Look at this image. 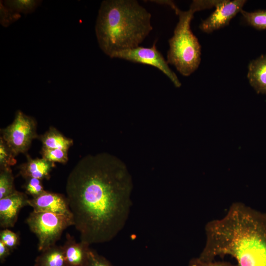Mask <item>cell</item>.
<instances>
[{"mask_svg": "<svg viewBox=\"0 0 266 266\" xmlns=\"http://www.w3.org/2000/svg\"><path fill=\"white\" fill-rule=\"evenodd\" d=\"M133 180L126 165L107 153L88 155L73 168L66 191L80 241L107 242L124 227L132 205Z\"/></svg>", "mask_w": 266, "mask_h": 266, "instance_id": "cell-1", "label": "cell"}, {"mask_svg": "<svg viewBox=\"0 0 266 266\" xmlns=\"http://www.w3.org/2000/svg\"><path fill=\"white\" fill-rule=\"evenodd\" d=\"M204 230L200 261L230 255L236 261L234 266H266V213L235 202L223 217L207 222Z\"/></svg>", "mask_w": 266, "mask_h": 266, "instance_id": "cell-2", "label": "cell"}, {"mask_svg": "<svg viewBox=\"0 0 266 266\" xmlns=\"http://www.w3.org/2000/svg\"><path fill=\"white\" fill-rule=\"evenodd\" d=\"M151 18L137 0L102 1L95 25L99 47L111 58L117 52L139 46L153 29Z\"/></svg>", "mask_w": 266, "mask_h": 266, "instance_id": "cell-3", "label": "cell"}, {"mask_svg": "<svg viewBox=\"0 0 266 266\" xmlns=\"http://www.w3.org/2000/svg\"><path fill=\"white\" fill-rule=\"evenodd\" d=\"M164 4L172 8L179 17L173 35L168 40L167 62L183 76H188L198 69L201 61V46L190 26L195 12L191 8L182 11L171 0H166Z\"/></svg>", "mask_w": 266, "mask_h": 266, "instance_id": "cell-4", "label": "cell"}, {"mask_svg": "<svg viewBox=\"0 0 266 266\" xmlns=\"http://www.w3.org/2000/svg\"><path fill=\"white\" fill-rule=\"evenodd\" d=\"M38 239L37 249L42 252L56 245L63 232L74 226L72 216L51 212H31L26 220Z\"/></svg>", "mask_w": 266, "mask_h": 266, "instance_id": "cell-5", "label": "cell"}, {"mask_svg": "<svg viewBox=\"0 0 266 266\" xmlns=\"http://www.w3.org/2000/svg\"><path fill=\"white\" fill-rule=\"evenodd\" d=\"M36 127V121L33 117L18 110L12 123L0 130L1 136L16 156L26 152L32 141L38 138Z\"/></svg>", "mask_w": 266, "mask_h": 266, "instance_id": "cell-6", "label": "cell"}, {"mask_svg": "<svg viewBox=\"0 0 266 266\" xmlns=\"http://www.w3.org/2000/svg\"><path fill=\"white\" fill-rule=\"evenodd\" d=\"M111 58H119L135 63L149 65L156 67L165 74L179 88L181 83L175 73L169 67L168 64L162 53L157 49L155 41L151 47H137L121 51L113 54Z\"/></svg>", "mask_w": 266, "mask_h": 266, "instance_id": "cell-7", "label": "cell"}, {"mask_svg": "<svg viewBox=\"0 0 266 266\" xmlns=\"http://www.w3.org/2000/svg\"><path fill=\"white\" fill-rule=\"evenodd\" d=\"M245 0H220L215 10L199 26L204 33H210L228 25L231 20L242 10Z\"/></svg>", "mask_w": 266, "mask_h": 266, "instance_id": "cell-8", "label": "cell"}, {"mask_svg": "<svg viewBox=\"0 0 266 266\" xmlns=\"http://www.w3.org/2000/svg\"><path fill=\"white\" fill-rule=\"evenodd\" d=\"M29 200L25 193L17 190L0 199V226L1 228L8 229L14 226L20 210L28 205Z\"/></svg>", "mask_w": 266, "mask_h": 266, "instance_id": "cell-9", "label": "cell"}, {"mask_svg": "<svg viewBox=\"0 0 266 266\" xmlns=\"http://www.w3.org/2000/svg\"><path fill=\"white\" fill-rule=\"evenodd\" d=\"M28 205L31 206L33 211L35 212L72 216L66 197L59 193L45 191L40 195L29 199Z\"/></svg>", "mask_w": 266, "mask_h": 266, "instance_id": "cell-10", "label": "cell"}, {"mask_svg": "<svg viewBox=\"0 0 266 266\" xmlns=\"http://www.w3.org/2000/svg\"><path fill=\"white\" fill-rule=\"evenodd\" d=\"M88 244L76 242L69 233L66 234V240L63 245L67 266H88L91 249Z\"/></svg>", "mask_w": 266, "mask_h": 266, "instance_id": "cell-11", "label": "cell"}, {"mask_svg": "<svg viewBox=\"0 0 266 266\" xmlns=\"http://www.w3.org/2000/svg\"><path fill=\"white\" fill-rule=\"evenodd\" d=\"M27 161L19 166V174L24 178H35L49 180L50 173L55 166V163L43 158L33 159L26 155Z\"/></svg>", "mask_w": 266, "mask_h": 266, "instance_id": "cell-12", "label": "cell"}, {"mask_svg": "<svg viewBox=\"0 0 266 266\" xmlns=\"http://www.w3.org/2000/svg\"><path fill=\"white\" fill-rule=\"evenodd\" d=\"M247 77L257 93L266 95V55L250 61Z\"/></svg>", "mask_w": 266, "mask_h": 266, "instance_id": "cell-13", "label": "cell"}, {"mask_svg": "<svg viewBox=\"0 0 266 266\" xmlns=\"http://www.w3.org/2000/svg\"><path fill=\"white\" fill-rule=\"evenodd\" d=\"M42 144V147L50 149H59L68 151L73 145V139L66 137L56 128L51 126L43 134L37 138Z\"/></svg>", "mask_w": 266, "mask_h": 266, "instance_id": "cell-14", "label": "cell"}, {"mask_svg": "<svg viewBox=\"0 0 266 266\" xmlns=\"http://www.w3.org/2000/svg\"><path fill=\"white\" fill-rule=\"evenodd\" d=\"M34 266H67L63 246L55 245L41 252Z\"/></svg>", "mask_w": 266, "mask_h": 266, "instance_id": "cell-15", "label": "cell"}, {"mask_svg": "<svg viewBox=\"0 0 266 266\" xmlns=\"http://www.w3.org/2000/svg\"><path fill=\"white\" fill-rule=\"evenodd\" d=\"M42 2L38 0H6L3 4L13 11L24 14L33 12Z\"/></svg>", "mask_w": 266, "mask_h": 266, "instance_id": "cell-16", "label": "cell"}, {"mask_svg": "<svg viewBox=\"0 0 266 266\" xmlns=\"http://www.w3.org/2000/svg\"><path fill=\"white\" fill-rule=\"evenodd\" d=\"M245 22L258 30H266V10H258L253 12L241 11Z\"/></svg>", "mask_w": 266, "mask_h": 266, "instance_id": "cell-17", "label": "cell"}, {"mask_svg": "<svg viewBox=\"0 0 266 266\" xmlns=\"http://www.w3.org/2000/svg\"><path fill=\"white\" fill-rule=\"evenodd\" d=\"M16 191L14 177L11 168L0 169V199L13 194Z\"/></svg>", "mask_w": 266, "mask_h": 266, "instance_id": "cell-18", "label": "cell"}, {"mask_svg": "<svg viewBox=\"0 0 266 266\" xmlns=\"http://www.w3.org/2000/svg\"><path fill=\"white\" fill-rule=\"evenodd\" d=\"M42 158L52 163L66 164L68 160V151L42 147L40 152Z\"/></svg>", "mask_w": 266, "mask_h": 266, "instance_id": "cell-19", "label": "cell"}, {"mask_svg": "<svg viewBox=\"0 0 266 266\" xmlns=\"http://www.w3.org/2000/svg\"><path fill=\"white\" fill-rule=\"evenodd\" d=\"M16 156L4 141L0 137V169L11 168L16 163Z\"/></svg>", "mask_w": 266, "mask_h": 266, "instance_id": "cell-20", "label": "cell"}, {"mask_svg": "<svg viewBox=\"0 0 266 266\" xmlns=\"http://www.w3.org/2000/svg\"><path fill=\"white\" fill-rule=\"evenodd\" d=\"M42 180L35 178H28L25 179V182L23 186L25 193L27 195H30L32 198L36 197L45 190L42 184Z\"/></svg>", "mask_w": 266, "mask_h": 266, "instance_id": "cell-21", "label": "cell"}, {"mask_svg": "<svg viewBox=\"0 0 266 266\" xmlns=\"http://www.w3.org/2000/svg\"><path fill=\"white\" fill-rule=\"evenodd\" d=\"M20 13L5 6L3 1L0 2V23L1 25L7 27L21 18Z\"/></svg>", "mask_w": 266, "mask_h": 266, "instance_id": "cell-22", "label": "cell"}, {"mask_svg": "<svg viewBox=\"0 0 266 266\" xmlns=\"http://www.w3.org/2000/svg\"><path fill=\"white\" fill-rule=\"evenodd\" d=\"M0 240L12 252L19 244V235L8 229H3L0 232Z\"/></svg>", "mask_w": 266, "mask_h": 266, "instance_id": "cell-23", "label": "cell"}, {"mask_svg": "<svg viewBox=\"0 0 266 266\" xmlns=\"http://www.w3.org/2000/svg\"><path fill=\"white\" fill-rule=\"evenodd\" d=\"M88 266H113L105 258L91 249Z\"/></svg>", "mask_w": 266, "mask_h": 266, "instance_id": "cell-24", "label": "cell"}, {"mask_svg": "<svg viewBox=\"0 0 266 266\" xmlns=\"http://www.w3.org/2000/svg\"><path fill=\"white\" fill-rule=\"evenodd\" d=\"M220 0H193L190 6V8L193 9L195 12L198 11L209 9L216 6Z\"/></svg>", "mask_w": 266, "mask_h": 266, "instance_id": "cell-25", "label": "cell"}, {"mask_svg": "<svg viewBox=\"0 0 266 266\" xmlns=\"http://www.w3.org/2000/svg\"><path fill=\"white\" fill-rule=\"evenodd\" d=\"M189 266H234V265L230 262L225 261L204 262L196 258L190 261Z\"/></svg>", "mask_w": 266, "mask_h": 266, "instance_id": "cell-26", "label": "cell"}, {"mask_svg": "<svg viewBox=\"0 0 266 266\" xmlns=\"http://www.w3.org/2000/svg\"><path fill=\"white\" fill-rule=\"evenodd\" d=\"M11 252V250L5 244L0 240V261L1 263L4 261Z\"/></svg>", "mask_w": 266, "mask_h": 266, "instance_id": "cell-27", "label": "cell"}]
</instances>
